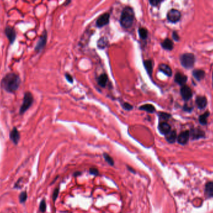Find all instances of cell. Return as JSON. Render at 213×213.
Instances as JSON below:
<instances>
[{
    "label": "cell",
    "mask_w": 213,
    "mask_h": 213,
    "mask_svg": "<svg viewBox=\"0 0 213 213\" xmlns=\"http://www.w3.org/2000/svg\"><path fill=\"white\" fill-rule=\"evenodd\" d=\"M20 84V77L14 73L6 74L1 81L2 87L5 91L9 93H13L18 90Z\"/></svg>",
    "instance_id": "cell-1"
},
{
    "label": "cell",
    "mask_w": 213,
    "mask_h": 213,
    "mask_svg": "<svg viewBox=\"0 0 213 213\" xmlns=\"http://www.w3.org/2000/svg\"><path fill=\"white\" fill-rule=\"evenodd\" d=\"M135 14L133 8L127 6L121 12L120 17V25L124 28H130L134 21Z\"/></svg>",
    "instance_id": "cell-2"
},
{
    "label": "cell",
    "mask_w": 213,
    "mask_h": 213,
    "mask_svg": "<svg viewBox=\"0 0 213 213\" xmlns=\"http://www.w3.org/2000/svg\"><path fill=\"white\" fill-rule=\"evenodd\" d=\"M34 102V98L31 92L27 91L24 95L23 101L20 109V114L23 115L31 107Z\"/></svg>",
    "instance_id": "cell-3"
},
{
    "label": "cell",
    "mask_w": 213,
    "mask_h": 213,
    "mask_svg": "<svg viewBox=\"0 0 213 213\" xmlns=\"http://www.w3.org/2000/svg\"><path fill=\"white\" fill-rule=\"evenodd\" d=\"M195 56L192 53H185L180 56V62L186 69L192 68L195 63Z\"/></svg>",
    "instance_id": "cell-4"
},
{
    "label": "cell",
    "mask_w": 213,
    "mask_h": 213,
    "mask_svg": "<svg viewBox=\"0 0 213 213\" xmlns=\"http://www.w3.org/2000/svg\"><path fill=\"white\" fill-rule=\"evenodd\" d=\"M181 16V13L178 10L176 9H171L168 12L167 19L170 22L176 23L180 21Z\"/></svg>",
    "instance_id": "cell-5"
},
{
    "label": "cell",
    "mask_w": 213,
    "mask_h": 213,
    "mask_svg": "<svg viewBox=\"0 0 213 213\" xmlns=\"http://www.w3.org/2000/svg\"><path fill=\"white\" fill-rule=\"evenodd\" d=\"M47 31L46 30H44L43 31V34H41V36L40 37L39 40L36 44V47H35L34 49L36 51L38 52H39L44 49V48L45 47L46 43H47Z\"/></svg>",
    "instance_id": "cell-6"
},
{
    "label": "cell",
    "mask_w": 213,
    "mask_h": 213,
    "mask_svg": "<svg viewBox=\"0 0 213 213\" xmlns=\"http://www.w3.org/2000/svg\"><path fill=\"white\" fill-rule=\"evenodd\" d=\"M5 33L9 41V43L13 45L14 43L16 38V33L15 29L13 27L8 26L5 29Z\"/></svg>",
    "instance_id": "cell-7"
},
{
    "label": "cell",
    "mask_w": 213,
    "mask_h": 213,
    "mask_svg": "<svg viewBox=\"0 0 213 213\" xmlns=\"http://www.w3.org/2000/svg\"><path fill=\"white\" fill-rule=\"evenodd\" d=\"M110 20V14L109 13H104L101 15L97 20L96 26L98 28L103 27L108 25Z\"/></svg>",
    "instance_id": "cell-8"
},
{
    "label": "cell",
    "mask_w": 213,
    "mask_h": 213,
    "mask_svg": "<svg viewBox=\"0 0 213 213\" xmlns=\"http://www.w3.org/2000/svg\"><path fill=\"white\" fill-rule=\"evenodd\" d=\"M180 93L182 98L185 101L189 100L192 96V92L191 88L186 85H184L181 87L180 90Z\"/></svg>",
    "instance_id": "cell-9"
},
{
    "label": "cell",
    "mask_w": 213,
    "mask_h": 213,
    "mask_svg": "<svg viewBox=\"0 0 213 213\" xmlns=\"http://www.w3.org/2000/svg\"><path fill=\"white\" fill-rule=\"evenodd\" d=\"M192 139H199L205 137L204 132L200 128H193L189 132Z\"/></svg>",
    "instance_id": "cell-10"
},
{
    "label": "cell",
    "mask_w": 213,
    "mask_h": 213,
    "mask_svg": "<svg viewBox=\"0 0 213 213\" xmlns=\"http://www.w3.org/2000/svg\"><path fill=\"white\" fill-rule=\"evenodd\" d=\"M190 134L189 131H185L181 132L177 137V143L181 145H185L187 144L189 138Z\"/></svg>",
    "instance_id": "cell-11"
},
{
    "label": "cell",
    "mask_w": 213,
    "mask_h": 213,
    "mask_svg": "<svg viewBox=\"0 0 213 213\" xmlns=\"http://www.w3.org/2000/svg\"><path fill=\"white\" fill-rule=\"evenodd\" d=\"M9 138L15 145L18 144L20 139V134L16 127H14L10 132Z\"/></svg>",
    "instance_id": "cell-12"
},
{
    "label": "cell",
    "mask_w": 213,
    "mask_h": 213,
    "mask_svg": "<svg viewBox=\"0 0 213 213\" xmlns=\"http://www.w3.org/2000/svg\"><path fill=\"white\" fill-rule=\"evenodd\" d=\"M187 80L188 77L181 74V73H177L174 76V81L177 84H178L179 85H181L182 86L185 85L186 83L187 82Z\"/></svg>",
    "instance_id": "cell-13"
},
{
    "label": "cell",
    "mask_w": 213,
    "mask_h": 213,
    "mask_svg": "<svg viewBox=\"0 0 213 213\" xmlns=\"http://www.w3.org/2000/svg\"><path fill=\"white\" fill-rule=\"evenodd\" d=\"M158 130L161 134L166 135L171 131V126L166 122H162L159 124Z\"/></svg>",
    "instance_id": "cell-14"
},
{
    "label": "cell",
    "mask_w": 213,
    "mask_h": 213,
    "mask_svg": "<svg viewBox=\"0 0 213 213\" xmlns=\"http://www.w3.org/2000/svg\"><path fill=\"white\" fill-rule=\"evenodd\" d=\"M196 104L198 108L200 110L204 109L207 104V100L205 96H198L196 99Z\"/></svg>",
    "instance_id": "cell-15"
},
{
    "label": "cell",
    "mask_w": 213,
    "mask_h": 213,
    "mask_svg": "<svg viewBox=\"0 0 213 213\" xmlns=\"http://www.w3.org/2000/svg\"><path fill=\"white\" fill-rule=\"evenodd\" d=\"M159 70L168 76H171V75H172L171 68L168 65H167L166 64H159Z\"/></svg>",
    "instance_id": "cell-16"
},
{
    "label": "cell",
    "mask_w": 213,
    "mask_h": 213,
    "mask_svg": "<svg viewBox=\"0 0 213 213\" xmlns=\"http://www.w3.org/2000/svg\"><path fill=\"white\" fill-rule=\"evenodd\" d=\"M192 76L196 80L201 81L205 76V72L202 69H195L192 72Z\"/></svg>",
    "instance_id": "cell-17"
},
{
    "label": "cell",
    "mask_w": 213,
    "mask_h": 213,
    "mask_svg": "<svg viewBox=\"0 0 213 213\" xmlns=\"http://www.w3.org/2000/svg\"><path fill=\"white\" fill-rule=\"evenodd\" d=\"M166 140L170 143H174L177 139V134L176 131H170L165 135Z\"/></svg>",
    "instance_id": "cell-18"
},
{
    "label": "cell",
    "mask_w": 213,
    "mask_h": 213,
    "mask_svg": "<svg viewBox=\"0 0 213 213\" xmlns=\"http://www.w3.org/2000/svg\"><path fill=\"white\" fill-rule=\"evenodd\" d=\"M205 194L207 198L213 197V183L208 182L205 186Z\"/></svg>",
    "instance_id": "cell-19"
},
{
    "label": "cell",
    "mask_w": 213,
    "mask_h": 213,
    "mask_svg": "<svg viewBox=\"0 0 213 213\" xmlns=\"http://www.w3.org/2000/svg\"><path fill=\"white\" fill-rule=\"evenodd\" d=\"M108 81V76L106 74H102L97 79V83L99 85L102 87H105Z\"/></svg>",
    "instance_id": "cell-20"
},
{
    "label": "cell",
    "mask_w": 213,
    "mask_h": 213,
    "mask_svg": "<svg viewBox=\"0 0 213 213\" xmlns=\"http://www.w3.org/2000/svg\"><path fill=\"white\" fill-rule=\"evenodd\" d=\"M162 46L166 50L171 51L173 49V42L170 39L166 38L162 43Z\"/></svg>",
    "instance_id": "cell-21"
},
{
    "label": "cell",
    "mask_w": 213,
    "mask_h": 213,
    "mask_svg": "<svg viewBox=\"0 0 213 213\" xmlns=\"http://www.w3.org/2000/svg\"><path fill=\"white\" fill-rule=\"evenodd\" d=\"M144 66L147 70L148 74L150 76H151L152 73H153V67L152 60H146L144 62Z\"/></svg>",
    "instance_id": "cell-22"
},
{
    "label": "cell",
    "mask_w": 213,
    "mask_h": 213,
    "mask_svg": "<svg viewBox=\"0 0 213 213\" xmlns=\"http://www.w3.org/2000/svg\"><path fill=\"white\" fill-rule=\"evenodd\" d=\"M139 109L140 110L145 111L150 113H153L155 111V108L152 104H147L141 106V107L139 108Z\"/></svg>",
    "instance_id": "cell-23"
},
{
    "label": "cell",
    "mask_w": 213,
    "mask_h": 213,
    "mask_svg": "<svg viewBox=\"0 0 213 213\" xmlns=\"http://www.w3.org/2000/svg\"><path fill=\"white\" fill-rule=\"evenodd\" d=\"M209 112L206 111L204 114L199 117V122L202 125H206L207 124V118L209 116Z\"/></svg>",
    "instance_id": "cell-24"
},
{
    "label": "cell",
    "mask_w": 213,
    "mask_h": 213,
    "mask_svg": "<svg viewBox=\"0 0 213 213\" xmlns=\"http://www.w3.org/2000/svg\"><path fill=\"white\" fill-rule=\"evenodd\" d=\"M140 37L142 40H145L148 37V31L145 28H140L138 29Z\"/></svg>",
    "instance_id": "cell-25"
},
{
    "label": "cell",
    "mask_w": 213,
    "mask_h": 213,
    "mask_svg": "<svg viewBox=\"0 0 213 213\" xmlns=\"http://www.w3.org/2000/svg\"><path fill=\"white\" fill-rule=\"evenodd\" d=\"M107 43H108V40L106 38L103 37L102 38H100L97 43V46L100 49H103L105 48L106 46H107Z\"/></svg>",
    "instance_id": "cell-26"
},
{
    "label": "cell",
    "mask_w": 213,
    "mask_h": 213,
    "mask_svg": "<svg viewBox=\"0 0 213 213\" xmlns=\"http://www.w3.org/2000/svg\"><path fill=\"white\" fill-rule=\"evenodd\" d=\"M28 198V194L26 191H22L19 196L20 203L21 204H24Z\"/></svg>",
    "instance_id": "cell-27"
},
{
    "label": "cell",
    "mask_w": 213,
    "mask_h": 213,
    "mask_svg": "<svg viewBox=\"0 0 213 213\" xmlns=\"http://www.w3.org/2000/svg\"><path fill=\"white\" fill-rule=\"evenodd\" d=\"M103 157L105 159V160L106 161L109 165H110V166H114V159H112V157L108 154L106 153H104L103 154Z\"/></svg>",
    "instance_id": "cell-28"
},
{
    "label": "cell",
    "mask_w": 213,
    "mask_h": 213,
    "mask_svg": "<svg viewBox=\"0 0 213 213\" xmlns=\"http://www.w3.org/2000/svg\"><path fill=\"white\" fill-rule=\"evenodd\" d=\"M46 201L44 199H43L41 203H40V204H39V211L44 213L46 212Z\"/></svg>",
    "instance_id": "cell-29"
},
{
    "label": "cell",
    "mask_w": 213,
    "mask_h": 213,
    "mask_svg": "<svg viewBox=\"0 0 213 213\" xmlns=\"http://www.w3.org/2000/svg\"><path fill=\"white\" fill-rule=\"evenodd\" d=\"M159 116L160 118V119L163 120H168L170 117L171 115L170 114H168L166 113H163V112H160L159 113Z\"/></svg>",
    "instance_id": "cell-30"
},
{
    "label": "cell",
    "mask_w": 213,
    "mask_h": 213,
    "mask_svg": "<svg viewBox=\"0 0 213 213\" xmlns=\"http://www.w3.org/2000/svg\"><path fill=\"white\" fill-rule=\"evenodd\" d=\"M122 106H123V108L124 110H127V111H130V110H132L133 109V106L128 103H124L122 104Z\"/></svg>",
    "instance_id": "cell-31"
},
{
    "label": "cell",
    "mask_w": 213,
    "mask_h": 213,
    "mask_svg": "<svg viewBox=\"0 0 213 213\" xmlns=\"http://www.w3.org/2000/svg\"><path fill=\"white\" fill-rule=\"evenodd\" d=\"M59 193V188H56L54 191V192H53V194H52V199H53V201H55L57 199V198L58 197Z\"/></svg>",
    "instance_id": "cell-32"
},
{
    "label": "cell",
    "mask_w": 213,
    "mask_h": 213,
    "mask_svg": "<svg viewBox=\"0 0 213 213\" xmlns=\"http://www.w3.org/2000/svg\"><path fill=\"white\" fill-rule=\"evenodd\" d=\"M172 37H173V40H175V41H178L180 40V37H179L178 34L177 33L176 31H173V32Z\"/></svg>",
    "instance_id": "cell-33"
},
{
    "label": "cell",
    "mask_w": 213,
    "mask_h": 213,
    "mask_svg": "<svg viewBox=\"0 0 213 213\" xmlns=\"http://www.w3.org/2000/svg\"><path fill=\"white\" fill-rule=\"evenodd\" d=\"M162 2V1H156V0H153V1H150V3L153 6H157L159 5V4H160Z\"/></svg>",
    "instance_id": "cell-34"
},
{
    "label": "cell",
    "mask_w": 213,
    "mask_h": 213,
    "mask_svg": "<svg viewBox=\"0 0 213 213\" xmlns=\"http://www.w3.org/2000/svg\"><path fill=\"white\" fill-rule=\"evenodd\" d=\"M89 172L91 174H93V175H98L99 174V171L97 168H91L90 170H89Z\"/></svg>",
    "instance_id": "cell-35"
},
{
    "label": "cell",
    "mask_w": 213,
    "mask_h": 213,
    "mask_svg": "<svg viewBox=\"0 0 213 213\" xmlns=\"http://www.w3.org/2000/svg\"><path fill=\"white\" fill-rule=\"evenodd\" d=\"M192 107H189V106H188V104H185V106H184V107H183V110L185 111H187V112H191V111H192Z\"/></svg>",
    "instance_id": "cell-36"
},
{
    "label": "cell",
    "mask_w": 213,
    "mask_h": 213,
    "mask_svg": "<svg viewBox=\"0 0 213 213\" xmlns=\"http://www.w3.org/2000/svg\"><path fill=\"white\" fill-rule=\"evenodd\" d=\"M65 78L67 80V81H69L70 83H73V78L72 77V76H70L69 74L67 73L65 74Z\"/></svg>",
    "instance_id": "cell-37"
},
{
    "label": "cell",
    "mask_w": 213,
    "mask_h": 213,
    "mask_svg": "<svg viewBox=\"0 0 213 213\" xmlns=\"http://www.w3.org/2000/svg\"><path fill=\"white\" fill-rule=\"evenodd\" d=\"M22 180H23V178L19 179L18 181H17L16 182V183L15 184V185H14V188H20V184L21 183Z\"/></svg>",
    "instance_id": "cell-38"
},
{
    "label": "cell",
    "mask_w": 213,
    "mask_h": 213,
    "mask_svg": "<svg viewBox=\"0 0 213 213\" xmlns=\"http://www.w3.org/2000/svg\"><path fill=\"white\" fill-rule=\"evenodd\" d=\"M212 87H213V72H212Z\"/></svg>",
    "instance_id": "cell-39"
}]
</instances>
